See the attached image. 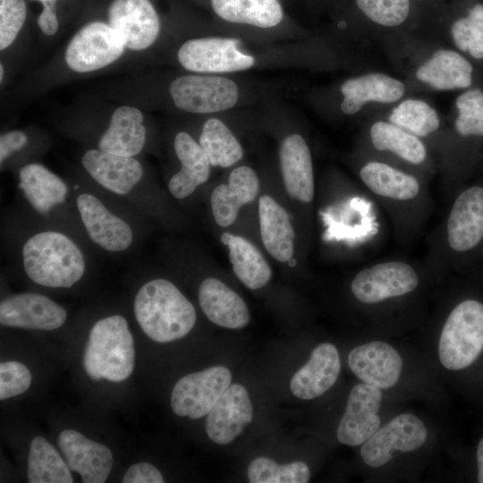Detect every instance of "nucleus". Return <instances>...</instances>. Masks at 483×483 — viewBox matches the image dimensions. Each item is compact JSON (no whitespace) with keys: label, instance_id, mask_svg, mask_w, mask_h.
I'll return each instance as SVG.
<instances>
[{"label":"nucleus","instance_id":"38","mask_svg":"<svg viewBox=\"0 0 483 483\" xmlns=\"http://www.w3.org/2000/svg\"><path fill=\"white\" fill-rule=\"evenodd\" d=\"M46 145L35 141L31 135L23 130H11L0 136V165L1 171L7 168L18 170L21 166L30 163L36 154H40Z\"/></svg>","mask_w":483,"mask_h":483},{"label":"nucleus","instance_id":"32","mask_svg":"<svg viewBox=\"0 0 483 483\" xmlns=\"http://www.w3.org/2000/svg\"><path fill=\"white\" fill-rule=\"evenodd\" d=\"M369 137L377 151L389 152L410 165H422L428 158V149L421 139L392 123H373Z\"/></svg>","mask_w":483,"mask_h":483},{"label":"nucleus","instance_id":"17","mask_svg":"<svg viewBox=\"0 0 483 483\" xmlns=\"http://www.w3.org/2000/svg\"><path fill=\"white\" fill-rule=\"evenodd\" d=\"M108 24L122 37L126 49L144 51L160 33L159 16L149 0H114L108 9Z\"/></svg>","mask_w":483,"mask_h":483},{"label":"nucleus","instance_id":"35","mask_svg":"<svg viewBox=\"0 0 483 483\" xmlns=\"http://www.w3.org/2000/svg\"><path fill=\"white\" fill-rule=\"evenodd\" d=\"M199 143L212 166L230 167L242 157V145L221 120L208 119L201 129Z\"/></svg>","mask_w":483,"mask_h":483},{"label":"nucleus","instance_id":"14","mask_svg":"<svg viewBox=\"0 0 483 483\" xmlns=\"http://www.w3.org/2000/svg\"><path fill=\"white\" fill-rule=\"evenodd\" d=\"M231 380L230 370L223 366L188 374L174 385L170 398L171 408L181 417L202 418L228 388Z\"/></svg>","mask_w":483,"mask_h":483},{"label":"nucleus","instance_id":"39","mask_svg":"<svg viewBox=\"0 0 483 483\" xmlns=\"http://www.w3.org/2000/svg\"><path fill=\"white\" fill-rule=\"evenodd\" d=\"M456 47L476 59L483 58V4H475L465 17L456 20L451 29Z\"/></svg>","mask_w":483,"mask_h":483},{"label":"nucleus","instance_id":"1","mask_svg":"<svg viewBox=\"0 0 483 483\" xmlns=\"http://www.w3.org/2000/svg\"><path fill=\"white\" fill-rule=\"evenodd\" d=\"M2 237L10 265L38 286L72 288L84 279L92 265L93 248L88 242L18 210L4 219Z\"/></svg>","mask_w":483,"mask_h":483},{"label":"nucleus","instance_id":"49","mask_svg":"<svg viewBox=\"0 0 483 483\" xmlns=\"http://www.w3.org/2000/svg\"><path fill=\"white\" fill-rule=\"evenodd\" d=\"M4 76V68L3 64L1 63L0 64V80H1V82H3Z\"/></svg>","mask_w":483,"mask_h":483},{"label":"nucleus","instance_id":"37","mask_svg":"<svg viewBox=\"0 0 483 483\" xmlns=\"http://www.w3.org/2000/svg\"><path fill=\"white\" fill-rule=\"evenodd\" d=\"M247 474L251 483H306L310 477L308 465L302 462L279 465L267 457L254 459Z\"/></svg>","mask_w":483,"mask_h":483},{"label":"nucleus","instance_id":"10","mask_svg":"<svg viewBox=\"0 0 483 483\" xmlns=\"http://www.w3.org/2000/svg\"><path fill=\"white\" fill-rule=\"evenodd\" d=\"M417 264L387 259L360 270L351 282L354 298L366 305H377L413 292L420 284Z\"/></svg>","mask_w":483,"mask_h":483},{"label":"nucleus","instance_id":"9","mask_svg":"<svg viewBox=\"0 0 483 483\" xmlns=\"http://www.w3.org/2000/svg\"><path fill=\"white\" fill-rule=\"evenodd\" d=\"M483 351V303L467 299L448 314L440 334L438 356L444 368L461 370Z\"/></svg>","mask_w":483,"mask_h":483},{"label":"nucleus","instance_id":"47","mask_svg":"<svg viewBox=\"0 0 483 483\" xmlns=\"http://www.w3.org/2000/svg\"><path fill=\"white\" fill-rule=\"evenodd\" d=\"M36 1H39L42 4L43 10H55V3L57 0H36Z\"/></svg>","mask_w":483,"mask_h":483},{"label":"nucleus","instance_id":"27","mask_svg":"<svg viewBox=\"0 0 483 483\" xmlns=\"http://www.w3.org/2000/svg\"><path fill=\"white\" fill-rule=\"evenodd\" d=\"M258 189V179L252 168L242 165L233 169L228 183L216 186L211 193L210 205L216 223L222 227L231 225L241 207L255 199Z\"/></svg>","mask_w":483,"mask_h":483},{"label":"nucleus","instance_id":"4","mask_svg":"<svg viewBox=\"0 0 483 483\" xmlns=\"http://www.w3.org/2000/svg\"><path fill=\"white\" fill-rule=\"evenodd\" d=\"M16 174L20 213L64 230L90 245L79 221L67 179L38 162L21 166Z\"/></svg>","mask_w":483,"mask_h":483},{"label":"nucleus","instance_id":"6","mask_svg":"<svg viewBox=\"0 0 483 483\" xmlns=\"http://www.w3.org/2000/svg\"><path fill=\"white\" fill-rule=\"evenodd\" d=\"M81 169L103 188L147 217L162 214V198L139 157L109 154L89 148L80 156Z\"/></svg>","mask_w":483,"mask_h":483},{"label":"nucleus","instance_id":"33","mask_svg":"<svg viewBox=\"0 0 483 483\" xmlns=\"http://www.w3.org/2000/svg\"><path fill=\"white\" fill-rule=\"evenodd\" d=\"M227 246L233 273L247 288L259 289L269 282L271 268L250 241L233 234Z\"/></svg>","mask_w":483,"mask_h":483},{"label":"nucleus","instance_id":"16","mask_svg":"<svg viewBox=\"0 0 483 483\" xmlns=\"http://www.w3.org/2000/svg\"><path fill=\"white\" fill-rule=\"evenodd\" d=\"M90 148L124 157H140L148 144L144 114L132 106L114 110L105 127L84 138Z\"/></svg>","mask_w":483,"mask_h":483},{"label":"nucleus","instance_id":"20","mask_svg":"<svg viewBox=\"0 0 483 483\" xmlns=\"http://www.w3.org/2000/svg\"><path fill=\"white\" fill-rule=\"evenodd\" d=\"M253 418V407L246 388L230 385L208 413L206 432L211 441L228 445L241 435Z\"/></svg>","mask_w":483,"mask_h":483},{"label":"nucleus","instance_id":"45","mask_svg":"<svg viewBox=\"0 0 483 483\" xmlns=\"http://www.w3.org/2000/svg\"><path fill=\"white\" fill-rule=\"evenodd\" d=\"M38 25L45 35L53 36L55 34L59 27L55 11L42 10L38 18Z\"/></svg>","mask_w":483,"mask_h":483},{"label":"nucleus","instance_id":"12","mask_svg":"<svg viewBox=\"0 0 483 483\" xmlns=\"http://www.w3.org/2000/svg\"><path fill=\"white\" fill-rule=\"evenodd\" d=\"M174 105L191 114H212L233 107L239 89L231 79L206 73L176 77L169 85Z\"/></svg>","mask_w":483,"mask_h":483},{"label":"nucleus","instance_id":"8","mask_svg":"<svg viewBox=\"0 0 483 483\" xmlns=\"http://www.w3.org/2000/svg\"><path fill=\"white\" fill-rule=\"evenodd\" d=\"M134 361V340L127 319L111 314L96 320L83 353L87 375L95 381L122 382L132 373Z\"/></svg>","mask_w":483,"mask_h":483},{"label":"nucleus","instance_id":"28","mask_svg":"<svg viewBox=\"0 0 483 483\" xmlns=\"http://www.w3.org/2000/svg\"><path fill=\"white\" fill-rule=\"evenodd\" d=\"M344 97L341 109L346 114L359 112L369 101L393 103L404 94V85L398 80L382 73H369L349 79L341 85Z\"/></svg>","mask_w":483,"mask_h":483},{"label":"nucleus","instance_id":"44","mask_svg":"<svg viewBox=\"0 0 483 483\" xmlns=\"http://www.w3.org/2000/svg\"><path fill=\"white\" fill-rule=\"evenodd\" d=\"M164 481L161 472L148 462L132 464L122 479L123 483H163Z\"/></svg>","mask_w":483,"mask_h":483},{"label":"nucleus","instance_id":"29","mask_svg":"<svg viewBox=\"0 0 483 483\" xmlns=\"http://www.w3.org/2000/svg\"><path fill=\"white\" fill-rule=\"evenodd\" d=\"M258 217L262 242L267 252L280 262L293 254L295 233L288 213L272 197L258 199Z\"/></svg>","mask_w":483,"mask_h":483},{"label":"nucleus","instance_id":"34","mask_svg":"<svg viewBox=\"0 0 483 483\" xmlns=\"http://www.w3.org/2000/svg\"><path fill=\"white\" fill-rule=\"evenodd\" d=\"M27 464V478L30 483L73 482L67 462L42 436L32 439Z\"/></svg>","mask_w":483,"mask_h":483},{"label":"nucleus","instance_id":"2","mask_svg":"<svg viewBox=\"0 0 483 483\" xmlns=\"http://www.w3.org/2000/svg\"><path fill=\"white\" fill-rule=\"evenodd\" d=\"M66 179L79 221L93 249L121 256L140 245L147 216L103 188L81 168L72 171Z\"/></svg>","mask_w":483,"mask_h":483},{"label":"nucleus","instance_id":"15","mask_svg":"<svg viewBox=\"0 0 483 483\" xmlns=\"http://www.w3.org/2000/svg\"><path fill=\"white\" fill-rule=\"evenodd\" d=\"M427 437L424 423L413 414L403 413L379 428L362 444L360 456L368 466L378 468L398 453L419 449Z\"/></svg>","mask_w":483,"mask_h":483},{"label":"nucleus","instance_id":"18","mask_svg":"<svg viewBox=\"0 0 483 483\" xmlns=\"http://www.w3.org/2000/svg\"><path fill=\"white\" fill-rule=\"evenodd\" d=\"M67 319L65 309L47 295L21 292L0 302V324L4 326L51 331Z\"/></svg>","mask_w":483,"mask_h":483},{"label":"nucleus","instance_id":"40","mask_svg":"<svg viewBox=\"0 0 483 483\" xmlns=\"http://www.w3.org/2000/svg\"><path fill=\"white\" fill-rule=\"evenodd\" d=\"M456 106L457 133L462 137H483V91L470 89L462 93L456 100Z\"/></svg>","mask_w":483,"mask_h":483},{"label":"nucleus","instance_id":"48","mask_svg":"<svg viewBox=\"0 0 483 483\" xmlns=\"http://www.w3.org/2000/svg\"><path fill=\"white\" fill-rule=\"evenodd\" d=\"M232 236H233V234H231L229 233H224L220 237L221 242L227 246V244H228L230 239L232 238Z\"/></svg>","mask_w":483,"mask_h":483},{"label":"nucleus","instance_id":"21","mask_svg":"<svg viewBox=\"0 0 483 483\" xmlns=\"http://www.w3.org/2000/svg\"><path fill=\"white\" fill-rule=\"evenodd\" d=\"M348 365L361 382L388 389L401 377L402 360L387 343L374 341L353 348L348 355Z\"/></svg>","mask_w":483,"mask_h":483},{"label":"nucleus","instance_id":"13","mask_svg":"<svg viewBox=\"0 0 483 483\" xmlns=\"http://www.w3.org/2000/svg\"><path fill=\"white\" fill-rule=\"evenodd\" d=\"M233 38L208 37L188 39L177 51V60L187 71L196 73H224L251 68L256 59L240 49Z\"/></svg>","mask_w":483,"mask_h":483},{"label":"nucleus","instance_id":"3","mask_svg":"<svg viewBox=\"0 0 483 483\" xmlns=\"http://www.w3.org/2000/svg\"><path fill=\"white\" fill-rule=\"evenodd\" d=\"M359 177L388 214L400 240L411 241L419 233L431 214L433 200L418 176L388 163L371 160L360 167Z\"/></svg>","mask_w":483,"mask_h":483},{"label":"nucleus","instance_id":"41","mask_svg":"<svg viewBox=\"0 0 483 483\" xmlns=\"http://www.w3.org/2000/svg\"><path fill=\"white\" fill-rule=\"evenodd\" d=\"M356 4L370 21L386 27L402 24L410 12L409 0H356Z\"/></svg>","mask_w":483,"mask_h":483},{"label":"nucleus","instance_id":"30","mask_svg":"<svg viewBox=\"0 0 483 483\" xmlns=\"http://www.w3.org/2000/svg\"><path fill=\"white\" fill-rule=\"evenodd\" d=\"M472 72L470 63L459 53L440 49L417 70L416 77L433 89L453 90L470 87Z\"/></svg>","mask_w":483,"mask_h":483},{"label":"nucleus","instance_id":"23","mask_svg":"<svg viewBox=\"0 0 483 483\" xmlns=\"http://www.w3.org/2000/svg\"><path fill=\"white\" fill-rule=\"evenodd\" d=\"M174 150L180 168L168 180L170 194L178 199L190 197L210 175V161L194 138L182 131L174 138Z\"/></svg>","mask_w":483,"mask_h":483},{"label":"nucleus","instance_id":"36","mask_svg":"<svg viewBox=\"0 0 483 483\" xmlns=\"http://www.w3.org/2000/svg\"><path fill=\"white\" fill-rule=\"evenodd\" d=\"M389 122L419 139L434 134L440 125L436 110L419 99H406L396 106L392 110Z\"/></svg>","mask_w":483,"mask_h":483},{"label":"nucleus","instance_id":"26","mask_svg":"<svg viewBox=\"0 0 483 483\" xmlns=\"http://www.w3.org/2000/svg\"><path fill=\"white\" fill-rule=\"evenodd\" d=\"M198 297L200 308L214 324L230 329H239L250 322V313L244 301L220 280L208 277L201 281Z\"/></svg>","mask_w":483,"mask_h":483},{"label":"nucleus","instance_id":"50","mask_svg":"<svg viewBox=\"0 0 483 483\" xmlns=\"http://www.w3.org/2000/svg\"><path fill=\"white\" fill-rule=\"evenodd\" d=\"M287 262H288L289 267H294L297 264L296 259L293 258H291Z\"/></svg>","mask_w":483,"mask_h":483},{"label":"nucleus","instance_id":"7","mask_svg":"<svg viewBox=\"0 0 483 483\" xmlns=\"http://www.w3.org/2000/svg\"><path fill=\"white\" fill-rule=\"evenodd\" d=\"M432 237L428 265H453L479 248L483 243L482 185H470L455 195Z\"/></svg>","mask_w":483,"mask_h":483},{"label":"nucleus","instance_id":"24","mask_svg":"<svg viewBox=\"0 0 483 483\" xmlns=\"http://www.w3.org/2000/svg\"><path fill=\"white\" fill-rule=\"evenodd\" d=\"M340 370L335 346L330 343H320L314 348L308 362L293 375L290 389L300 399H314L334 386Z\"/></svg>","mask_w":483,"mask_h":483},{"label":"nucleus","instance_id":"22","mask_svg":"<svg viewBox=\"0 0 483 483\" xmlns=\"http://www.w3.org/2000/svg\"><path fill=\"white\" fill-rule=\"evenodd\" d=\"M58 445L71 470L79 473L84 483L106 481L114 462L108 447L73 429L59 434Z\"/></svg>","mask_w":483,"mask_h":483},{"label":"nucleus","instance_id":"25","mask_svg":"<svg viewBox=\"0 0 483 483\" xmlns=\"http://www.w3.org/2000/svg\"><path fill=\"white\" fill-rule=\"evenodd\" d=\"M279 160L288 194L302 203H310L314 198L312 157L301 135L294 133L283 140Z\"/></svg>","mask_w":483,"mask_h":483},{"label":"nucleus","instance_id":"5","mask_svg":"<svg viewBox=\"0 0 483 483\" xmlns=\"http://www.w3.org/2000/svg\"><path fill=\"white\" fill-rule=\"evenodd\" d=\"M132 312L144 334L157 343L186 336L197 319L192 303L164 277L148 278L139 285L132 300Z\"/></svg>","mask_w":483,"mask_h":483},{"label":"nucleus","instance_id":"46","mask_svg":"<svg viewBox=\"0 0 483 483\" xmlns=\"http://www.w3.org/2000/svg\"><path fill=\"white\" fill-rule=\"evenodd\" d=\"M478 481L483 483V438L477 448Z\"/></svg>","mask_w":483,"mask_h":483},{"label":"nucleus","instance_id":"31","mask_svg":"<svg viewBox=\"0 0 483 483\" xmlns=\"http://www.w3.org/2000/svg\"><path fill=\"white\" fill-rule=\"evenodd\" d=\"M211 5L228 22L262 29L275 27L284 18L278 0H211Z\"/></svg>","mask_w":483,"mask_h":483},{"label":"nucleus","instance_id":"19","mask_svg":"<svg viewBox=\"0 0 483 483\" xmlns=\"http://www.w3.org/2000/svg\"><path fill=\"white\" fill-rule=\"evenodd\" d=\"M381 402V389L363 382L353 386L337 428L338 441L350 446L364 444L380 427Z\"/></svg>","mask_w":483,"mask_h":483},{"label":"nucleus","instance_id":"42","mask_svg":"<svg viewBox=\"0 0 483 483\" xmlns=\"http://www.w3.org/2000/svg\"><path fill=\"white\" fill-rule=\"evenodd\" d=\"M27 7L24 0H0V49L5 50L16 39L24 25Z\"/></svg>","mask_w":483,"mask_h":483},{"label":"nucleus","instance_id":"11","mask_svg":"<svg viewBox=\"0 0 483 483\" xmlns=\"http://www.w3.org/2000/svg\"><path fill=\"white\" fill-rule=\"evenodd\" d=\"M126 50L123 39L108 23L95 21L82 26L70 39L64 62L77 73H90L118 61Z\"/></svg>","mask_w":483,"mask_h":483},{"label":"nucleus","instance_id":"43","mask_svg":"<svg viewBox=\"0 0 483 483\" xmlns=\"http://www.w3.org/2000/svg\"><path fill=\"white\" fill-rule=\"evenodd\" d=\"M31 384L29 369L19 361L0 364V399L5 400L21 394Z\"/></svg>","mask_w":483,"mask_h":483}]
</instances>
